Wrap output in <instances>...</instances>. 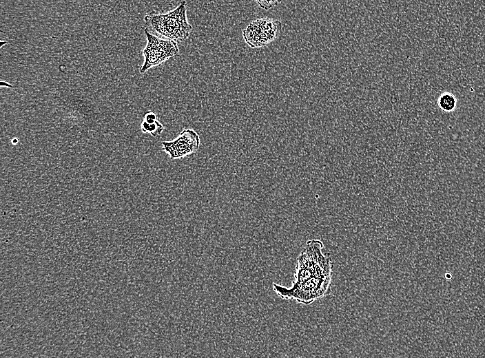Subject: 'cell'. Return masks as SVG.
Instances as JSON below:
<instances>
[{"mask_svg": "<svg viewBox=\"0 0 485 358\" xmlns=\"http://www.w3.org/2000/svg\"><path fill=\"white\" fill-rule=\"evenodd\" d=\"M282 30V23L278 20L269 18L252 21L242 31L245 42L251 48L265 46L277 38Z\"/></svg>", "mask_w": 485, "mask_h": 358, "instance_id": "cell-5", "label": "cell"}, {"mask_svg": "<svg viewBox=\"0 0 485 358\" xmlns=\"http://www.w3.org/2000/svg\"><path fill=\"white\" fill-rule=\"evenodd\" d=\"M331 276L311 277L303 282H293L290 287L273 283L276 293L285 299H294L298 303L310 304L330 293Z\"/></svg>", "mask_w": 485, "mask_h": 358, "instance_id": "cell-3", "label": "cell"}, {"mask_svg": "<svg viewBox=\"0 0 485 358\" xmlns=\"http://www.w3.org/2000/svg\"><path fill=\"white\" fill-rule=\"evenodd\" d=\"M144 21L152 34L176 43L186 40L192 30L187 19L185 1L167 13L157 14L152 11L145 16Z\"/></svg>", "mask_w": 485, "mask_h": 358, "instance_id": "cell-1", "label": "cell"}, {"mask_svg": "<svg viewBox=\"0 0 485 358\" xmlns=\"http://www.w3.org/2000/svg\"><path fill=\"white\" fill-rule=\"evenodd\" d=\"M163 150L171 160L184 158L196 152L200 146L198 134L192 129H184L174 140L163 141Z\"/></svg>", "mask_w": 485, "mask_h": 358, "instance_id": "cell-6", "label": "cell"}, {"mask_svg": "<svg viewBox=\"0 0 485 358\" xmlns=\"http://www.w3.org/2000/svg\"><path fill=\"white\" fill-rule=\"evenodd\" d=\"M143 120L149 123H154V121L158 120L157 115L153 112H147L145 114Z\"/></svg>", "mask_w": 485, "mask_h": 358, "instance_id": "cell-10", "label": "cell"}, {"mask_svg": "<svg viewBox=\"0 0 485 358\" xmlns=\"http://www.w3.org/2000/svg\"><path fill=\"white\" fill-rule=\"evenodd\" d=\"M147 45L143 50L144 62L140 73L144 74L150 68L158 66L179 52L177 43L156 36L147 28L144 30Z\"/></svg>", "mask_w": 485, "mask_h": 358, "instance_id": "cell-4", "label": "cell"}, {"mask_svg": "<svg viewBox=\"0 0 485 358\" xmlns=\"http://www.w3.org/2000/svg\"><path fill=\"white\" fill-rule=\"evenodd\" d=\"M323 244L320 240H309L298 257L295 282H303L311 277L331 276L332 263L328 254L322 253Z\"/></svg>", "mask_w": 485, "mask_h": 358, "instance_id": "cell-2", "label": "cell"}, {"mask_svg": "<svg viewBox=\"0 0 485 358\" xmlns=\"http://www.w3.org/2000/svg\"><path fill=\"white\" fill-rule=\"evenodd\" d=\"M258 5L265 10H269L271 7L280 3L282 0H256Z\"/></svg>", "mask_w": 485, "mask_h": 358, "instance_id": "cell-9", "label": "cell"}, {"mask_svg": "<svg viewBox=\"0 0 485 358\" xmlns=\"http://www.w3.org/2000/svg\"><path fill=\"white\" fill-rule=\"evenodd\" d=\"M452 277V275L450 273H446L445 274V278L447 280H451Z\"/></svg>", "mask_w": 485, "mask_h": 358, "instance_id": "cell-12", "label": "cell"}, {"mask_svg": "<svg viewBox=\"0 0 485 358\" xmlns=\"http://www.w3.org/2000/svg\"><path fill=\"white\" fill-rule=\"evenodd\" d=\"M437 104L442 111L450 112L456 107L457 100L453 94L444 92L440 96Z\"/></svg>", "mask_w": 485, "mask_h": 358, "instance_id": "cell-7", "label": "cell"}, {"mask_svg": "<svg viewBox=\"0 0 485 358\" xmlns=\"http://www.w3.org/2000/svg\"><path fill=\"white\" fill-rule=\"evenodd\" d=\"M141 128L143 133L149 134L153 137L159 136L164 130L163 125L158 120L152 123L143 120Z\"/></svg>", "mask_w": 485, "mask_h": 358, "instance_id": "cell-8", "label": "cell"}, {"mask_svg": "<svg viewBox=\"0 0 485 358\" xmlns=\"http://www.w3.org/2000/svg\"><path fill=\"white\" fill-rule=\"evenodd\" d=\"M1 86H3V85H4V86H6V87H12V85H10V84H9L8 82H5V81H1Z\"/></svg>", "mask_w": 485, "mask_h": 358, "instance_id": "cell-11", "label": "cell"}]
</instances>
